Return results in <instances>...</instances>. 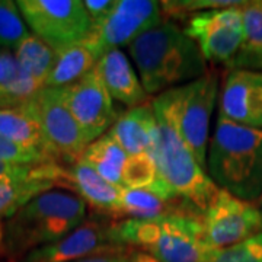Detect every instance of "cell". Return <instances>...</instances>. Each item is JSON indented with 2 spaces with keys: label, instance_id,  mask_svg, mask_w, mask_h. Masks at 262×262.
<instances>
[{
  "label": "cell",
  "instance_id": "cell-1",
  "mask_svg": "<svg viewBox=\"0 0 262 262\" xmlns=\"http://www.w3.org/2000/svg\"><path fill=\"white\" fill-rule=\"evenodd\" d=\"M147 95L194 82L207 73V61L196 42L172 20H162L128 46Z\"/></svg>",
  "mask_w": 262,
  "mask_h": 262
},
{
  "label": "cell",
  "instance_id": "cell-2",
  "mask_svg": "<svg viewBox=\"0 0 262 262\" xmlns=\"http://www.w3.org/2000/svg\"><path fill=\"white\" fill-rule=\"evenodd\" d=\"M110 236L115 246L149 252L162 262H213L219 253L207 242L203 214L195 211L114 222Z\"/></svg>",
  "mask_w": 262,
  "mask_h": 262
},
{
  "label": "cell",
  "instance_id": "cell-3",
  "mask_svg": "<svg viewBox=\"0 0 262 262\" xmlns=\"http://www.w3.org/2000/svg\"><path fill=\"white\" fill-rule=\"evenodd\" d=\"M86 203L61 188L34 196L8 219L3 229V251L16 261L44 245L54 244L86 220Z\"/></svg>",
  "mask_w": 262,
  "mask_h": 262
},
{
  "label": "cell",
  "instance_id": "cell-4",
  "mask_svg": "<svg viewBox=\"0 0 262 262\" xmlns=\"http://www.w3.org/2000/svg\"><path fill=\"white\" fill-rule=\"evenodd\" d=\"M207 170L220 189L255 203L262 194V128L219 115L208 144Z\"/></svg>",
  "mask_w": 262,
  "mask_h": 262
},
{
  "label": "cell",
  "instance_id": "cell-5",
  "mask_svg": "<svg viewBox=\"0 0 262 262\" xmlns=\"http://www.w3.org/2000/svg\"><path fill=\"white\" fill-rule=\"evenodd\" d=\"M219 72L207 73L194 82L172 88L153 99L159 111L177 130L203 169H207V146L210 118L219 101Z\"/></svg>",
  "mask_w": 262,
  "mask_h": 262
},
{
  "label": "cell",
  "instance_id": "cell-6",
  "mask_svg": "<svg viewBox=\"0 0 262 262\" xmlns=\"http://www.w3.org/2000/svg\"><path fill=\"white\" fill-rule=\"evenodd\" d=\"M155 115L158 121V136L150 156L156 163L158 178L162 179L179 200L204 214L220 188L206 173V169L200 166L173 125L156 110Z\"/></svg>",
  "mask_w": 262,
  "mask_h": 262
},
{
  "label": "cell",
  "instance_id": "cell-7",
  "mask_svg": "<svg viewBox=\"0 0 262 262\" xmlns=\"http://www.w3.org/2000/svg\"><path fill=\"white\" fill-rule=\"evenodd\" d=\"M162 22L160 2L155 0H117L105 18L91 25L83 42L98 60L120 47H128L146 31Z\"/></svg>",
  "mask_w": 262,
  "mask_h": 262
},
{
  "label": "cell",
  "instance_id": "cell-8",
  "mask_svg": "<svg viewBox=\"0 0 262 262\" xmlns=\"http://www.w3.org/2000/svg\"><path fill=\"white\" fill-rule=\"evenodd\" d=\"M16 5L34 35L54 51L83 41L92 25L80 0H19Z\"/></svg>",
  "mask_w": 262,
  "mask_h": 262
},
{
  "label": "cell",
  "instance_id": "cell-9",
  "mask_svg": "<svg viewBox=\"0 0 262 262\" xmlns=\"http://www.w3.org/2000/svg\"><path fill=\"white\" fill-rule=\"evenodd\" d=\"M39 122L60 165L72 166L91 144L67 108L61 88H44L24 103Z\"/></svg>",
  "mask_w": 262,
  "mask_h": 262
},
{
  "label": "cell",
  "instance_id": "cell-10",
  "mask_svg": "<svg viewBox=\"0 0 262 262\" xmlns=\"http://www.w3.org/2000/svg\"><path fill=\"white\" fill-rule=\"evenodd\" d=\"M242 6L206 10L188 16L184 31L195 41L206 61L230 67L244 38Z\"/></svg>",
  "mask_w": 262,
  "mask_h": 262
},
{
  "label": "cell",
  "instance_id": "cell-11",
  "mask_svg": "<svg viewBox=\"0 0 262 262\" xmlns=\"http://www.w3.org/2000/svg\"><path fill=\"white\" fill-rule=\"evenodd\" d=\"M208 245L222 251L262 232V211L255 203L244 201L220 189L203 214Z\"/></svg>",
  "mask_w": 262,
  "mask_h": 262
},
{
  "label": "cell",
  "instance_id": "cell-12",
  "mask_svg": "<svg viewBox=\"0 0 262 262\" xmlns=\"http://www.w3.org/2000/svg\"><path fill=\"white\" fill-rule=\"evenodd\" d=\"M61 94L89 143L103 136L118 120L113 98L95 69L76 83L61 88Z\"/></svg>",
  "mask_w": 262,
  "mask_h": 262
},
{
  "label": "cell",
  "instance_id": "cell-13",
  "mask_svg": "<svg viewBox=\"0 0 262 262\" xmlns=\"http://www.w3.org/2000/svg\"><path fill=\"white\" fill-rule=\"evenodd\" d=\"M114 222L102 215L86 219L72 233L54 244L31 251L15 262H75L99 253L118 252L130 248L115 246L110 236Z\"/></svg>",
  "mask_w": 262,
  "mask_h": 262
},
{
  "label": "cell",
  "instance_id": "cell-14",
  "mask_svg": "<svg viewBox=\"0 0 262 262\" xmlns=\"http://www.w3.org/2000/svg\"><path fill=\"white\" fill-rule=\"evenodd\" d=\"M219 115L251 128H262V72L227 70L219 92Z\"/></svg>",
  "mask_w": 262,
  "mask_h": 262
},
{
  "label": "cell",
  "instance_id": "cell-15",
  "mask_svg": "<svg viewBox=\"0 0 262 262\" xmlns=\"http://www.w3.org/2000/svg\"><path fill=\"white\" fill-rule=\"evenodd\" d=\"M64 188L72 189L99 215L106 219L121 217L122 187L105 181L82 159L66 168Z\"/></svg>",
  "mask_w": 262,
  "mask_h": 262
},
{
  "label": "cell",
  "instance_id": "cell-16",
  "mask_svg": "<svg viewBox=\"0 0 262 262\" xmlns=\"http://www.w3.org/2000/svg\"><path fill=\"white\" fill-rule=\"evenodd\" d=\"M95 70L113 101L115 99L128 108L147 102L149 95L143 89L139 76L121 50H113L103 54L98 60Z\"/></svg>",
  "mask_w": 262,
  "mask_h": 262
},
{
  "label": "cell",
  "instance_id": "cell-17",
  "mask_svg": "<svg viewBox=\"0 0 262 262\" xmlns=\"http://www.w3.org/2000/svg\"><path fill=\"white\" fill-rule=\"evenodd\" d=\"M108 134L128 156L150 155L156 143L158 121L153 105L149 102L130 108L110 128Z\"/></svg>",
  "mask_w": 262,
  "mask_h": 262
},
{
  "label": "cell",
  "instance_id": "cell-18",
  "mask_svg": "<svg viewBox=\"0 0 262 262\" xmlns=\"http://www.w3.org/2000/svg\"><path fill=\"white\" fill-rule=\"evenodd\" d=\"M0 136L27 149L38 150L58 163L39 122L25 105L0 108Z\"/></svg>",
  "mask_w": 262,
  "mask_h": 262
},
{
  "label": "cell",
  "instance_id": "cell-19",
  "mask_svg": "<svg viewBox=\"0 0 262 262\" xmlns=\"http://www.w3.org/2000/svg\"><path fill=\"white\" fill-rule=\"evenodd\" d=\"M98 63V57L83 42H76L56 50V61L44 88H66L76 83Z\"/></svg>",
  "mask_w": 262,
  "mask_h": 262
},
{
  "label": "cell",
  "instance_id": "cell-20",
  "mask_svg": "<svg viewBox=\"0 0 262 262\" xmlns=\"http://www.w3.org/2000/svg\"><path fill=\"white\" fill-rule=\"evenodd\" d=\"M244 38L229 70L262 72V0L245 2L242 6Z\"/></svg>",
  "mask_w": 262,
  "mask_h": 262
},
{
  "label": "cell",
  "instance_id": "cell-21",
  "mask_svg": "<svg viewBox=\"0 0 262 262\" xmlns=\"http://www.w3.org/2000/svg\"><path fill=\"white\" fill-rule=\"evenodd\" d=\"M185 211H195L182 200L166 201L162 196L156 195L149 189H128L122 188L121 196V217L149 220L162 215L177 214Z\"/></svg>",
  "mask_w": 262,
  "mask_h": 262
},
{
  "label": "cell",
  "instance_id": "cell-22",
  "mask_svg": "<svg viewBox=\"0 0 262 262\" xmlns=\"http://www.w3.org/2000/svg\"><path fill=\"white\" fill-rule=\"evenodd\" d=\"M57 188L54 182L41 177V165L35 177L0 178V227L34 196Z\"/></svg>",
  "mask_w": 262,
  "mask_h": 262
},
{
  "label": "cell",
  "instance_id": "cell-23",
  "mask_svg": "<svg viewBox=\"0 0 262 262\" xmlns=\"http://www.w3.org/2000/svg\"><path fill=\"white\" fill-rule=\"evenodd\" d=\"M80 159L94 168L110 184L122 187V169L128 155L108 133L92 141Z\"/></svg>",
  "mask_w": 262,
  "mask_h": 262
},
{
  "label": "cell",
  "instance_id": "cell-24",
  "mask_svg": "<svg viewBox=\"0 0 262 262\" xmlns=\"http://www.w3.org/2000/svg\"><path fill=\"white\" fill-rule=\"evenodd\" d=\"M13 51L20 69L44 88L56 61V51L34 34H28Z\"/></svg>",
  "mask_w": 262,
  "mask_h": 262
},
{
  "label": "cell",
  "instance_id": "cell-25",
  "mask_svg": "<svg viewBox=\"0 0 262 262\" xmlns=\"http://www.w3.org/2000/svg\"><path fill=\"white\" fill-rule=\"evenodd\" d=\"M28 34L16 2L0 0V50H15Z\"/></svg>",
  "mask_w": 262,
  "mask_h": 262
},
{
  "label": "cell",
  "instance_id": "cell-26",
  "mask_svg": "<svg viewBox=\"0 0 262 262\" xmlns=\"http://www.w3.org/2000/svg\"><path fill=\"white\" fill-rule=\"evenodd\" d=\"M158 178V169L153 158L143 153L128 156L122 169V188L147 189Z\"/></svg>",
  "mask_w": 262,
  "mask_h": 262
},
{
  "label": "cell",
  "instance_id": "cell-27",
  "mask_svg": "<svg viewBox=\"0 0 262 262\" xmlns=\"http://www.w3.org/2000/svg\"><path fill=\"white\" fill-rule=\"evenodd\" d=\"M244 3L234 0H163L160 2V9L169 18H185L200 12L241 6Z\"/></svg>",
  "mask_w": 262,
  "mask_h": 262
},
{
  "label": "cell",
  "instance_id": "cell-28",
  "mask_svg": "<svg viewBox=\"0 0 262 262\" xmlns=\"http://www.w3.org/2000/svg\"><path fill=\"white\" fill-rule=\"evenodd\" d=\"M213 262H262V232L219 251Z\"/></svg>",
  "mask_w": 262,
  "mask_h": 262
},
{
  "label": "cell",
  "instance_id": "cell-29",
  "mask_svg": "<svg viewBox=\"0 0 262 262\" xmlns=\"http://www.w3.org/2000/svg\"><path fill=\"white\" fill-rule=\"evenodd\" d=\"M0 160L12 165H27V166L53 163L44 153L19 146L16 143L5 139L3 136H0Z\"/></svg>",
  "mask_w": 262,
  "mask_h": 262
},
{
  "label": "cell",
  "instance_id": "cell-30",
  "mask_svg": "<svg viewBox=\"0 0 262 262\" xmlns=\"http://www.w3.org/2000/svg\"><path fill=\"white\" fill-rule=\"evenodd\" d=\"M115 2L117 0H86L83 2V6L91 18V22L95 24L110 15V12L115 6Z\"/></svg>",
  "mask_w": 262,
  "mask_h": 262
},
{
  "label": "cell",
  "instance_id": "cell-31",
  "mask_svg": "<svg viewBox=\"0 0 262 262\" xmlns=\"http://www.w3.org/2000/svg\"><path fill=\"white\" fill-rule=\"evenodd\" d=\"M39 166V165H38ZM38 166H27V165H12L0 160V178H28L35 177Z\"/></svg>",
  "mask_w": 262,
  "mask_h": 262
},
{
  "label": "cell",
  "instance_id": "cell-32",
  "mask_svg": "<svg viewBox=\"0 0 262 262\" xmlns=\"http://www.w3.org/2000/svg\"><path fill=\"white\" fill-rule=\"evenodd\" d=\"M130 251L131 249H125V251H118V252L99 253V255L88 256L75 262H128Z\"/></svg>",
  "mask_w": 262,
  "mask_h": 262
},
{
  "label": "cell",
  "instance_id": "cell-33",
  "mask_svg": "<svg viewBox=\"0 0 262 262\" xmlns=\"http://www.w3.org/2000/svg\"><path fill=\"white\" fill-rule=\"evenodd\" d=\"M128 262H162L156 256H153L151 253L139 251V249H131Z\"/></svg>",
  "mask_w": 262,
  "mask_h": 262
},
{
  "label": "cell",
  "instance_id": "cell-34",
  "mask_svg": "<svg viewBox=\"0 0 262 262\" xmlns=\"http://www.w3.org/2000/svg\"><path fill=\"white\" fill-rule=\"evenodd\" d=\"M0 252H3V229L0 227Z\"/></svg>",
  "mask_w": 262,
  "mask_h": 262
},
{
  "label": "cell",
  "instance_id": "cell-35",
  "mask_svg": "<svg viewBox=\"0 0 262 262\" xmlns=\"http://www.w3.org/2000/svg\"><path fill=\"white\" fill-rule=\"evenodd\" d=\"M255 204H256V207H258V208H259V210L262 211V194L259 195V198H258V200L255 201Z\"/></svg>",
  "mask_w": 262,
  "mask_h": 262
}]
</instances>
